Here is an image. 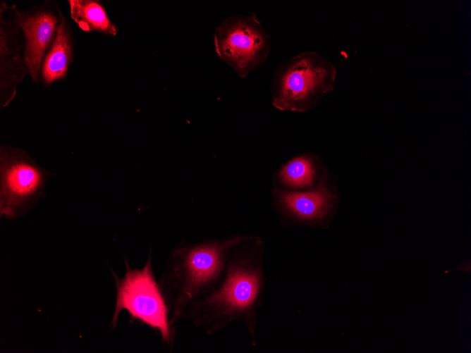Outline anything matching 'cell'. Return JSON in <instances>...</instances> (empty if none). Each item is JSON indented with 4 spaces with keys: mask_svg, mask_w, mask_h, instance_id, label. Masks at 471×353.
<instances>
[{
    "mask_svg": "<svg viewBox=\"0 0 471 353\" xmlns=\"http://www.w3.org/2000/svg\"><path fill=\"white\" fill-rule=\"evenodd\" d=\"M215 50L239 77L245 78L267 59L271 37L255 14L227 18L215 30Z\"/></svg>",
    "mask_w": 471,
    "mask_h": 353,
    "instance_id": "obj_6",
    "label": "cell"
},
{
    "mask_svg": "<svg viewBox=\"0 0 471 353\" xmlns=\"http://www.w3.org/2000/svg\"><path fill=\"white\" fill-rule=\"evenodd\" d=\"M74 40L70 24L61 11L55 39L42 64L41 78L49 85L63 79L73 60Z\"/></svg>",
    "mask_w": 471,
    "mask_h": 353,
    "instance_id": "obj_10",
    "label": "cell"
},
{
    "mask_svg": "<svg viewBox=\"0 0 471 353\" xmlns=\"http://www.w3.org/2000/svg\"><path fill=\"white\" fill-rule=\"evenodd\" d=\"M25 44L19 27L0 11V107L14 99L18 85L29 73L25 62Z\"/></svg>",
    "mask_w": 471,
    "mask_h": 353,
    "instance_id": "obj_9",
    "label": "cell"
},
{
    "mask_svg": "<svg viewBox=\"0 0 471 353\" xmlns=\"http://www.w3.org/2000/svg\"><path fill=\"white\" fill-rule=\"evenodd\" d=\"M71 19L84 32L115 36L118 28L97 0H69Z\"/></svg>",
    "mask_w": 471,
    "mask_h": 353,
    "instance_id": "obj_11",
    "label": "cell"
},
{
    "mask_svg": "<svg viewBox=\"0 0 471 353\" xmlns=\"http://www.w3.org/2000/svg\"><path fill=\"white\" fill-rule=\"evenodd\" d=\"M54 173L42 168L22 149L0 147V216L14 220L25 215L45 197L49 177Z\"/></svg>",
    "mask_w": 471,
    "mask_h": 353,
    "instance_id": "obj_5",
    "label": "cell"
},
{
    "mask_svg": "<svg viewBox=\"0 0 471 353\" xmlns=\"http://www.w3.org/2000/svg\"><path fill=\"white\" fill-rule=\"evenodd\" d=\"M264 243L255 236H241L231 248L223 276L206 297L186 309L183 319L208 335L232 323L244 324L257 347L258 312L263 304L266 275Z\"/></svg>",
    "mask_w": 471,
    "mask_h": 353,
    "instance_id": "obj_1",
    "label": "cell"
},
{
    "mask_svg": "<svg viewBox=\"0 0 471 353\" xmlns=\"http://www.w3.org/2000/svg\"><path fill=\"white\" fill-rule=\"evenodd\" d=\"M151 250L142 268H130L125 259L124 276L119 278L114 273L116 299L111 326L113 329L116 326L121 312L126 310L132 318L157 331L171 350L176 328L170 323L167 305L154 275Z\"/></svg>",
    "mask_w": 471,
    "mask_h": 353,
    "instance_id": "obj_4",
    "label": "cell"
},
{
    "mask_svg": "<svg viewBox=\"0 0 471 353\" xmlns=\"http://www.w3.org/2000/svg\"><path fill=\"white\" fill-rule=\"evenodd\" d=\"M334 193L324 181L307 191L275 187L272 191V206L281 223L291 226L321 223L332 211Z\"/></svg>",
    "mask_w": 471,
    "mask_h": 353,
    "instance_id": "obj_8",
    "label": "cell"
},
{
    "mask_svg": "<svg viewBox=\"0 0 471 353\" xmlns=\"http://www.w3.org/2000/svg\"><path fill=\"white\" fill-rule=\"evenodd\" d=\"M8 9V17L19 27L24 37L29 75L33 82L38 83L42 81L44 59L56 35L61 9L50 1L25 11L19 10L15 4Z\"/></svg>",
    "mask_w": 471,
    "mask_h": 353,
    "instance_id": "obj_7",
    "label": "cell"
},
{
    "mask_svg": "<svg viewBox=\"0 0 471 353\" xmlns=\"http://www.w3.org/2000/svg\"><path fill=\"white\" fill-rule=\"evenodd\" d=\"M336 66L314 51L301 52L277 66L271 83V102L284 111L305 112L334 89Z\"/></svg>",
    "mask_w": 471,
    "mask_h": 353,
    "instance_id": "obj_3",
    "label": "cell"
},
{
    "mask_svg": "<svg viewBox=\"0 0 471 353\" xmlns=\"http://www.w3.org/2000/svg\"><path fill=\"white\" fill-rule=\"evenodd\" d=\"M315 171L314 158L310 154H301L282 166L279 178L288 190L304 189L313 185Z\"/></svg>",
    "mask_w": 471,
    "mask_h": 353,
    "instance_id": "obj_12",
    "label": "cell"
},
{
    "mask_svg": "<svg viewBox=\"0 0 471 353\" xmlns=\"http://www.w3.org/2000/svg\"><path fill=\"white\" fill-rule=\"evenodd\" d=\"M241 235L190 243L183 239L169 252L158 283L176 328L192 304L209 294L220 282L226 259Z\"/></svg>",
    "mask_w": 471,
    "mask_h": 353,
    "instance_id": "obj_2",
    "label": "cell"
}]
</instances>
